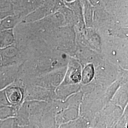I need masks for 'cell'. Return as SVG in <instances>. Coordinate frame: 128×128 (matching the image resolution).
<instances>
[{
    "label": "cell",
    "instance_id": "obj_7",
    "mask_svg": "<svg viewBox=\"0 0 128 128\" xmlns=\"http://www.w3.org/2000/svg\"><path fill=\"white\" fill-rule=\"evenodd\" d=\"M2 67V58H1V56H0V70Z\"/></svg>",
    "mask_w": 128,
    "mask_h": 128
},
{
    "label": "cell",
    "instance_id": "obj_1",
    "mask_svg": "<svg viewBox=\"0 0 128 128\" xmlns=\"http://www.w3.org/2000/svg\"><path fill=\"white\" fill-rule=\"evenodd\" d=\"M18 55V51L14 44L0 50L2 67L13 66V64L17 60Z\"/></svg>",
    "mask_w": 128,
    "mask_h": 128
},
{
    "label": "cell",
    "instance_id": "obj_4",
    "mask_svg": "<svg viewBox=\"0 0 128 128\" xmlns=\"http://www.w3.org/2000/svg\"><path fill=\"white\" fill-rule=\"evenodd\" d=\"M20 16L18 14L10 15L0 20V31L14 29L18 24Z\"/></svg>",
    "mask_w": 128,
    "mask_h": 128
},
{
    "label": "cell",
    "instance_id": "obj_3",
    "mask_svg": "<svg viewBox=\"0 0 128 128\" xmlns=\"http://www.w3.org/2000/svg\"><path fill=\"white\" fill-rule=\"evenodd\" d=\"M15 40L14 29L0 31V50L13 45Z\"/></svg>",
    "mask_w": 128,
    "mask_h": 128
},
{
    "label": "cell",
    "instance_id": "obj_2",
    "mask_svg": "<svg viewBox=\"0 0 128 128\" xmlns=\"http://www.w3.org/2000/svg\"><path fill=\"white\" fill-rule=\"evenodd\" d=\"M4 90L6 100L10 106L15 107L20 102L22 94L20 88L10 85Z\"/></svg>",
    "mask_w": 128,
    "mask_h": 128
},
{
    "label": "cell",
    "instance_id": "obj_6",
    "mask_svg": "<svg viewBox=\"0 0 128 128\" xmlns=\"http://www.w3.org/2000/svg\"><path fill=\"white\" fill-rule=\"evenodd\" d=\"M94 74V69L93 66L90 64L84 70L82 73V81L84 84L89 82L93 78Z\"/></svg>",
    "mask_w": 128,
    "mask_h": 128
},
{
    "label": "cell",
    "instance_id": "obj_5",
    "mask_svg": "<svg viewBox=\"0 0 128 128\" xmlns=\"http://www.w3.org/2000/svg\"><path fill=\"white\" fill-rule=\"evenodd\" d=\"M14 14V7L11 0H0V20Z\"/></svg>",
    "mask_w": 128,
    "mask_h": 128
}]
</instances>
